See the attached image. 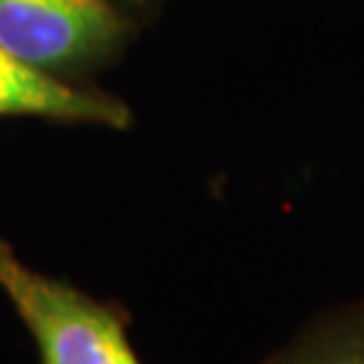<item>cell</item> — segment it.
Wrapping results in <instances>:
<instances>
[{"label": "cell", "mask_w": 364, "mask_h": 364, "mask_svg": "<svg viewBox=\"0 0 364 364\" xmlns=\"http://www.w3.org/2000/svg\"><path fill=\"white\" fill-rule=\"evenodd\" d=\"M0 291L38 351V364H144L130 343V316L78 287L43 275L0 237Z\"/></svg>", "instance_id": "6da1fadb"}, {"label": "cell", "mask_w": 364, "mask_h": 364, "mask_svg": "<svg viewBox=\"0 0 364 364\" xmlns=\"http://www.w3.org/2000/svg\"><path fill=\"white\" fill-rule=\"evenodd\" d=\"M122 0H0V46L63 81L111 65L130 41Z\"/></svg>", "instance_id": "7a4b0ae2"}, {"label": "cell", "mask_w": 364, "mask_h": 364, "mask_svg": "<svg viewBox=\"0 0 364 364\" xmlns=\"http://www.w3.org/2000/svg\"><path fill=\"white\" fill-rule=\"evenodd\" d=\"M0 117H30L127 130L132 111L124 100L100 90L76 87L19 63L0 46Z\"/></svg>", "instance_id": "3957f363"}, {"label": "cell", "mask_w": 364, "mask_h": 364, "mask_svg": "<svg viewBox=\"0 0 364 364\" xmlns=\"http://www.w3.org/2000/svg\"><path fill=\"white\" fill-rule=\"evenodd\" d=\"M262 364H364V302L316 316Z\"/></svg>", "instance_id": "277c9868"}, {"label": "cell", "mask_w": 364, "mask_h": 364, "mask_svg": "<svg viewBox=\"0 0 364 364\" xmlns=\"http://www.w3.org/2000/svg\"><path fill=\"white\" fill-rule=\"evenodd\" d=\"M130 11H146V9H154V6H159L162 0H122Z\"/></svg>", "instance_id": "5b68a950"}]
</instances>
